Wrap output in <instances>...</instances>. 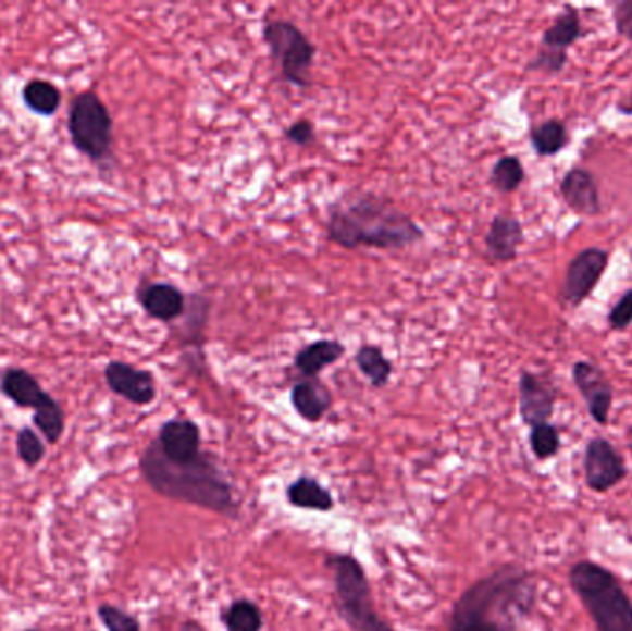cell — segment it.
Wrapping results in <instances>:
<instances>
[{"label": "cell", "mask_w": 632, "mask_h": 631, "mask_svg": "<svg viewBox=\"0 0 632 631\" xmlns=\"http://www.w3.org/2000/svg\"><path fill=\"white\" fill-rule=\"evenodd\" d=\"M538 585L531 570L504 565L455 602L448 631H518L533 613Z\"/></svg>", "instance_id": "6da1fadb"}, {"label": "cell", "mask_w": 632, "mask_h": 631, "mask_svg": "<svg viewBox=\"0 0 632 631\" xmlns=\"http://www.w3.org/2000/svg\"><path fill=\"white\" fill-rule=\"evenodd\" d=\"M327 237L338 247L401 250L424 239V230L399 210L393 200L375 193L344 197L333 206Z\"/></svg>", "instance_id": "7a4b0ae2"}, {"label": "cell", "mask_w": 632, "mask_h": 631, "mask_svg": "<svg viewBox=\"0 0 632 631\" xmlns=\"http://www.w3.org/2000/svg\"><path fill=\"white\" fill-rule=\"evenodd\" d=\"M139 469L158 495L232 519L239 517L232 483L209 454L202 453L198 458L178 463L166 459L158 443L152 441L139 459Z\"/></svg>", "instance_id": "3957f363"}, {"label": "cell", "mask_w": 632, "mask_h": 631, "mask_svg": "<svg viewBox=\"0 0 632 631\" xmlns=\"http://www.w3.org/2000/svg\"><path fill=\"white\" fill-rule=\"evenodd\" d=\"M568 578L597 631H632L631 596L612 570L583 559L571 567Z\"/></svg>", "instance_id": "277c9868"}, {"label": "cell", "mask_w": 632, "mask_h": 631, "mask_svg": "<svg viewBox=\"0 0 632 631\" xmlns=\"http://www.w3.org/2000/svg\"><path fill=\"white\" fill-rule=\"evenodd\" d=\"M325 565L333 572L335 604L344 622L356 631H396L374 609L369 578L351 554H330Z\"/></svg>", "instance_id": "5b68a950"}, {"label": "cell", "mask_w": 632, "mask_h": 631, "mask_svg": "<svg viewBox=\"0 0 632 631\" xmlns=\"http://www.w3.org/2000/svg\"><path fill=\"white\" fill-rule=\"evenodd\" d=\"M69 136L74 149L104 169L113 160V119L97 91L76 95L69 106Z\"/></svg>", "instance_id": "8992f818"}, {"label": "cell", "mask_w": 632, "mask_h": 631, "mask_svg": "<svg viewBox=\"0 0 632 631\" xmlns=\"http://www.w3.org/2000/svg\"><path fill=\"white\" fill-rule=\"evenodd\" d=\"M263 39L272 60L282 71L283 81L296 87H308L317 54L308 36L289 21H271L264 25Z\"/></svg>", "instance_id": "52a82bcc"}, {"label": "cell", "mask_w": 632, "mask_h": 631, "mask_svg": "<svg viewBox=\"0 0 632 631\" xmlns=\"http://www.w3.org/2000/svg\"><path fill=\"white\" fill-rule=\"evenodd\" d=\"M583 471L586 487L597 495H603L625 480V459L610 441L594 437L584 448Z\"/></svg>", "instance_id": "ba28073f"}, {"label": "cell", "mask_w": 632, "mask_h": 631, "mask_svg": "<svg viewBox=\"0 0 632 631\" xmlns=\"http://www.w3.org/2000/svg\"><path fill=\"white\" fill-rule=\"evenodd\" d=\"M608 252L603 248H584L568 265L560 297L570 306H581L596 289L607 271Z\"/></svg>", "instance_id": "9c48e42d"}, {"label": "cell", "mask_w": 632, "mask_h": 631, "mask_svg": "<svg viewBox=\"0 0 632 631\" xmlns=\"http://www.w3.org/2000/svg\"><path fill=\"white\" fill-rule=\"evenodd\" d=\"M518 404L523 424H528L529 428L546 424L555 411L557 389L546 376L522 371L518 380Z\"/></svg>", "instance_id": "30bf717a"}, {"label": "cell", "mask_w": 632, "mask_h": 631, "mask_svg": "<svg viewBox=\"0 0 632 631\" xmlns=\"http://www.w3.org/2000/svg\"><path fill=\"white\" fill-rule=\"evenodd\" d=\"M0 393L17 408L34 409V415H44L62 406L23 367H8L0 372Z\"/></svg>", "instance_id": "8fae6325"}, {"label": "cell", "mask_w": 632, "mask_h": 631, "mask_svg": "<svg viewBox=\"0 0 632 631\" xmlns=\"http://www.w3.org/2000/svg\"><path fill=\"white\" fill-rule=\"evenodd\" d=\"M573 384L586 403L588 413L599 426H607L612 409V385L599 367L590 361H578L571 369Z\"/></svg>", "instance_id": "7c38bea8"}, {"label": "cell", "mask_w": 632, "mask_h": 631, "mask_svg": "<svg viewBox=\"0 0 632 631\" xmlns=\"http://www.w3.org/2000/svg\"><path fill=\"white\" fill-rule=\"evenodd\" d=\"M104 380L111 393L136 406H148L154 403L158 395L152 372L129 366L126 361H110L104 369Z\"/></svg>", "instance_id": "4fadbf2b"}, {"label": "cell", "mask_w": 632, "mask_h": 631, "mask_svg": "<svg viewBox=\"0 0 632 631\" xmlns=\"http://www.w3.org/2000/svg\"><path fill=\"white\" fill-rule=\"evenodd\" d=\"M161 453L171 461H190L202 454V432L189 419H171L160 428L156 440Z\"/></svg>", "instance_id": "5bb4252c"}, {"label": "cell", "mask_w": 632, "mask_h": 631, "mask_svg": "<svg viewBox=\"0 0 632 631\" xmlns=\"http://www.w3.org/2000/svg\"><path fill=\"white\" fill-rule=\"evenodd\" d=\"M560 195L568 208L578 215L594 218L603 211L596 176L586 169H570L560 182Z\"/></svg>", "instance_id": "9a60e30c"}, {"label": "cell", "mask_w": 632, "mask_h": 631, "mask_svg": "<svg viewBox=\"0 0 632 631\" xmlns=\"http://www.w3.org/2000/svg\"><path fill=\"white\" fill-rule=\"evenodd\" d=\"M137 302L156 321L171 322L185 313V295L176 285L148 282L137 289Z\"/></svg>", "instance_id": "2e32d148"}, {"label": "cell", "mask_w": 632, "mask_h": 631, "mask_svg": "<svg viewBox=\"0 0 632 631\" xmlns=\"http://www.w3.org/2000/svg\"><path fill=\"white\" fill-rule=\"evenodd\" d=\"M522 223L510 215H496L485 236L486 255L496 263H510L522 247Z\"/></svg>", "instance_id": "e0dca14e"}, {"label": "cell", "mask_w": 632, "mask_h": 631, "mask_svg": "<svg viewBox=\"0 0 632 631\" xmlns=\"http://www.w3.org/2000/svg\"><path fill=\"white\" fill-rule=\"evenodd\" d=\"M290 403L303 421L319 422L332 408L333 398L320 380L308 378L293 387Z\"/></svg>", "instance_id": "ac0fdd59"}, {"label": "cell", "mask_w": 632, "mask_h": 631, "mask_svg": "<svg viewBox=\"0 0 632 631\" xmlns=\"http://www.w3.org/2000/svg\"><path fill=\"white\" fill-rule=\"evenodd\" d=\"M346 348L343 343L335 339L314 341L308 347L301 348L296 354V371L301 372L306 378H317L325 367L337 363L343 358Z\"/></svg>", "instance_id": "d6986e66"}, {"label": "cell", "mask_w": 632, "mask_h": 631, "mask_svg": "<svg viewBox=\"0 0 632 631\" xmlns=\"http://www.w3.org/2000/svg\"><path fill=\"white\" fill-rule=\"evenodd\" d=\"M583 34L581 15L573 7H565V10L553 21V25L542 34L541 49L553 50V52H565L575 44Z\"/></svg>", "instance_id": "ffe728a7"}, {"label": "cell", "mask_w": 632, "mask_h": 631, "mask_svg": "<svg viewBox=\"0 0 632 631\" xmlns=\"http://www.w3.org/2000/svg\"><path fill=\"white\" fill-rule=\"evenodd\" d=\"M21 99L26 110H30L32 113H36L39 117H52L62 106L63 95L62 89L52 82L34 78L26 82L21 91Z\"/></svg>", "instance_id": "44dd1931"}, {"label": "cell", "mask_w": 632, "mask_h": 631, "mask_svg": "<svg viewBox=\"0 0 632 631\" xmlns=\"http://www.w3.org/2000/svg\"><path fill=\"white\" fill-rule=\"evenodd\" d=\"M287 500L295 508L314 511H330L335 506L332 493L317 478L311 477L296 478L287 487Z\"/></svg>", "instance_id": "7402d4cb"}, {"label": "cell", "mask_w": 632, "mask_h": 631, "mask_svg": "<svg viewBox=\"0 0 632 631\" xmlns=\"http://www.w3.org/2000/svg\"><path fill=\"white\" fill-rule=\"evenodd\" d=\"M529 139H531L536 154L549 158V156L559 154L566 149V145L570 143V132L559 119H549V121L534 126L529 134Z\"/></svg>", "instance_id": "603a6c76"}, {"label": "cell", "mask_w": 632, "mask_h": 631, "mask_svg": "<svg viewBox=\"0 0 632 631\" xmlns=\"http://www.w3.org/2000/svg\"><path fill=\"white\" fill-rule=\"evenodd\" d=\"M356 363L359 371L369 378L374 387H385L393 376V363L385 358V354L375 345H362L356 354Z\"/></svg>", "instance_id": "cb8c5ba5"}, {"label": "cell", "mask_w": 632, "mask_h": 631, "mask_svg": "<svg viewBox=\"0 0 632 631\" xmlns=\"http://www.w3.org/2000/svg\"><path fill=\"white\" fill-rule=\"evenodd\" d=\"M224 624L227 631H261L263 628V613L252 601H235L224 613Z\"/></svg>", "instance_id": "d4e9b609"}, {"label": "cell", "mask_w": 632, "mask_h": 631, "mask_svg": "<svg viewBox=\"0 0 632 631\" xmlns=\"http://www.w3.org/2000/svg\"><path fill=\"white\" fill-rule=\"evenodd\" d=\"M525 180V169L516 156H504L492 168L491 184L499 193H512L522 186Z\"/></svg>", "instance_id": "484cf974"}, {"label": "cell", "mask_w": 632, "mask_h": 631, "mask_svg": "<svg viewBox=\"0 0 632 631\" xmlns=\"http://www.w3.org/2000/svg\"><path fill=\"white\" fill-rule=\"evenodd\" d=\"M529 445H531L534 456L542 461L555 458L560 450L559 430L557 426H553L552 422L531 428Z\"/></svg>", "instance_id": "4316f807"}, {"label": "cell", "mask_w": 632, "mask_h": 631, "mask_svg": "<svg viewBox=\"0 0 632 631\" xmlns=\"http://www.w3.org/2000/svg\"><path fill=\"white\" fill-rule=\"evenodd\" d=\"M15 446H17V456L26 467H37L41 463L47 454V448H45V443L36 430L25 426L21 428L17 432V437H15Z\"/></svg>", "instance_id": "83f0119b"}, {"label": "cell", "mask_w": 632, "mask_h": 631, "mask_svg": "<svg viewBox=\"0 0 632 631\" xmlns=\"http://www.w3.org/2000/svg\"><path fill=\"white\" fill-rule=\"evenodd\" d=\"M99 619L108 631H141V622L136 615L124 611L121 607L102 604L99 606Z\"/></svg>", "instance_id": "f1b7e54d"}, {"label": "cell", "mask_w": 632, "mask_h": 631, "mask_svg": "<svg viewBox=\"0 0 632 631\" xmlns=\"http://www.w3.org/2000/svg\"><path fill=\"white\" fill-rule=\"evenodd\" d=\"M568 63V54L553 52V50L538 49L536 57L528 63V71L542 73V75H560Z\"/></svg>", "instance_id": "f546056e"}, {"label": "cell", "mask_w": 632, "mask_h": 631, "mask_svg": "<svg viewBox=\"0 0 632 631\" xmlns=\"http://www.w3.org/2000/svg\"><path fill=\"white\" fill-rule=\"evenodd\" d=\"M632 322V289L623 293L615 308L608 313V324L612 330H627Z\"/></svg>", "instance_id": "4dcf8cb0"}, {"label": "cell", "mask_w": 632, "mask_h": 631, "mask_svg": "<svg viewBox=\"0 0 632 631\" xmlns=\"http://www.w3.org/2000/svg\"><path fill=\"white\" fill-rule=\"evenodd\" d=\"M612 17H615L616 32L621 38L632 41V0L616 2Z\"/></svg>", "instance_id": "1f68e13d"}, {"label": "cell", "mask_w": 632, "mask_h": 631, "mask_svg": "<svg viewBox=\"0 0 632 631\" xmlns=\"http://www.w3.org/2000/svg\"><path fill=\"white\" fill-rule=\"evenodd\" d=\"M285 137L298 147H309L314 141V126L308 119H298L285 131Z\"/></svg>", "instance_id": "d6a6232c"}, {"label": "cell", "mask_w": 632, "mask_h": 631, "mask_svg": "<svg viewBox=\"0 0 632 631\" xmlns=\"http://www.w3.org/2000/svg\"><path fill=\"white\" fill-rule=\"evenodd\" d=\"M179 631H203L202 626L198 624V622H193V620H189V622H185L184 626H182V630Z\"/></svg>", "instance_id": "836d02e7"}, {"label": "cell", "mask_w": 632, "mask_h": 631, "mask_svg": "<svg viewBox=\"0 0 632 631\" xmlns=\"http://www.w3.org/2000/svg\"><path fill=\"white\" fill-rule=\"evenodd\" d=\"M618 110H620L623 115H632V97L627 104L618 106Z\"/></svg>", "instance_id": "e575fe53"}, {"label": "cell", "mask_w": 632, "mask_h": 631, "mask_svg": "<svg viewBox=\"0 0 632 631\" xmlns=\"http://www.w3.org/2000/svg\"><path fill=\"white\" fill-rule=\"evenodd\" d=\"M627 437H629V441L632 443V426L627 430Z\"/></svg>", "instance_id": "d590c367"}, {"label": "cell", "mask_w": 632, "mask_h": 631, "mask_svg": "<svg viewBox=\"0 0 632 631\" xmlns=\"http://www.w3.org/2000/svg\"><path fill=\"white\" fill-rule=\"evenodd\" d=\"M25 631H41V630H37V628H28V630Z\"/></svg>", "instance_id": "8d00e7d4"}, {"label": "cell", "mask_w": 632, "mask_h": 631, "mask_svg": "<svg viewBox=\"0 0 632 631\" xmlns=\"http://www.w3.org/2000/svg\"><path fill=\"white\" fill-rule=\"evenodd\" d=\"M629 450H631L632 454V443H629Z\"/></svg>", "instance_id": "74e56055"}]
</instances>
